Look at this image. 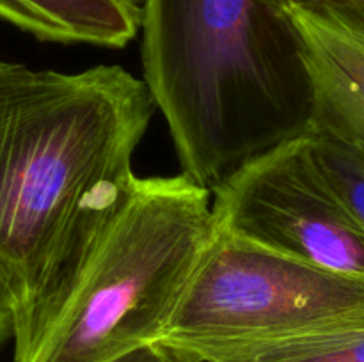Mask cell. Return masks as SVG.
Wrapping results in <instances>:
<instances>
[{
    "instance_id": "8fae6325",
    "label": "cell",
    "mask_w": 364,
    "mask_h": 362,
    "mask_svg": "<svg viewBox=\"0 0 364 362\" xmlns=\"http://www.w3.org/2000/svg\"><path fill=\"white\" fill-rule=\"evenodd\" d=\"M9 337H13V316H11V307L0 290V346L6 343Z\"/></svg>"
},
{
    "instance_id": "ba28073f",
    "label": "cell",
    "mask_w": 364,
    "mask_h": 362,
    "mask_svg": "<svg viewBox=\"0 0 364 362\" xmlns=\"http://www.w3.org/2000/svg\"><path fill=\"white\" fill-rule=\"evenodd\" d=\"M316 169L364 233V142L308 133Z\"/></svg>"
},
{
    "instance_id": "3957f363",
    "label": "cell",
    "mask_w": 364,
    "mask_h": 362,
    "mask_svg": "<svg viewBox=\"0 0 364 362\" xmlns=\"http://www.w3.org/2000/svg\"><path fill=\"white\" fill-rule=\"evenodd\" d=\"M212 233L208 188L183 172L135 177L21 362H112L156 343Z\"/></svg>"
},
{
    "instance_id": "7a4b0ae2",
    "label": "cell",
    "mask_w": 364,
    "mask_h": 362,
    "mask_svg": "<svg viewBox=\"0 0 364 362\" xmlns=\"http://www.w3.org/2000/svg\"><path fill=\"white\" fill-rule=\"evenodd\" d=\"M144 85L185 176L210 192L269 149L309 133L301 38L272 0H144Z\"/></svg>"
},
{
    "instance_id": "9c48e42d",
    "label": "cell",
    "mask_w": 364,
    "mask_h": 362,
    "mask_svg": "<svg viewBox=\"0 0 364 362\" xmlns=\"http://www.w3.org/2000/svg\"><path fill=\"white\" fill-rule=\"evenodd\" d=\"M228 362H364V327L283 341Z\"/></svg>"
},
{
    "instance_id": "52a82bcc",
    "label": "cell",
    "mask_w": 364,
    "mask_h": 362,
    "mask_svg": "<svg viewBox=\"0 0 364 362\" xmlns=\"http://www.w3.org/2000/svg\"><path fill=\"white\" fill-rule=\"evenodd\" d=\"M137 0H0V20L43 41L124 48L141 31Z\"/></svg>"
},
{
    "instance_id": "7c38bea8",
    "label": "cell",
    "mask_w": 364,
    "mask_h": 362,
    "mask_svg": "<svg viewBox=\"0 0 364 362\" xmlns=\"http://www.w3.org/2000/svg\"><path fill=\"white\" fill-rule=\"evenodd\" d=\"M276 6H279L281 9L288 11L294 9V7H304V6H311V4H318V2H327V0H272Z\"/></svg>"
},
{
    "instance_id": "6da1fadb",
    "label": "cell",
    "mask_w": 364,
    "mask_h": 362,
    "mask_svg": "<svg viewBox=\"0 0 364 362\" xmlns=\"http://www.w3.org/2000/svg\"><path fill=\"white\" fill-rule=\"evenodd\" d=\"M155 105L121 66L0 59V290L21 362L127 199Z\"/></svg>"
},
{
    "instance_id": "5b68a950",
    "label": "cell",
    "mask_w": 364,
    "mask_h": 362,
    "mask_svg": "<svg viewBox=\"0 0 364 362\" xmlns=\"http://www.w3.org/2000/svg\"><path fill=\"white\" fill-rule=\"evenodd\" d=\"M213 226L364 283V233L316 169L308 135L249 160L212 190Z\"/></svg>"
},
{
    "instance_id": "30bf717a",
    "label": "cell",
    "mask_w": 364,
    "mask_h": 362,
    "mask_svg": "<svg viewBox=\"0 0 364 362\" xmlns=\"http://www.w3.org/2000/svg\"><path fill=\"white\" fill-rule=\"evenodd\" d=\"M112 362H198L188 355L166 346L162 343H149L141 348L128 351L123 357Z\"/></svg>"
},
{
    "instance_id": "277c9868",
    "label": "cell",
    "mask_w": 364,
    "mask_h": 362,
    "mask_svg": "<svg viewBox=\"0 0 364 362\" xmlns=\"http://www.w3.org/2000/svg\"><path fill=\"white\" fill-rule=\"evenodd\" d=\"M364 327V283L213 233L156 343L198 362Z\"/></svg>"
},
{
    "instance_id": "8992f818",
    "label": "cell",
    "mask_w": 364,
    "mask_h": 362,
    "mask_svg": "<svg viewBox=\"0 0 364 362\" xmlns=\"http://www.w3.org/2000/svg\"><path fill=\"white\" fill-rule=\"evenodd\" d=\"M313 87L309 133L364 142V0L288 9Z\"/></svg>"
}]
</instances>
